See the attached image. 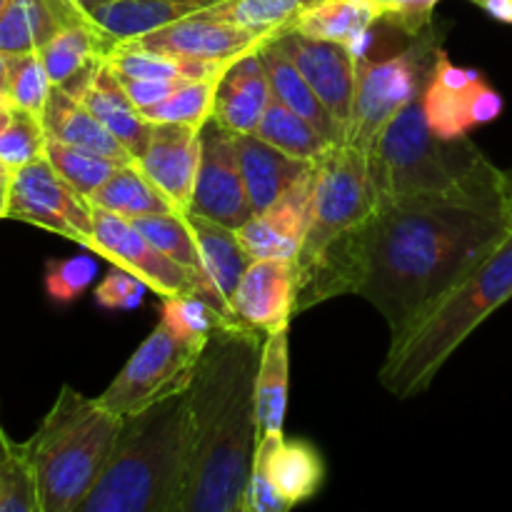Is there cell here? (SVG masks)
Here are the masks:
<instances>
[{"mask_svg": "<svg viewBox=\"0 0 512 512\" xmlns=\"http://www.w3.org/2000/svg\"><path fill=\"white\" fill-rule=\"evenodd\" d=\"M258 55L263 58L265 70H268L270 88H273L275 98H278L283 105H288L290 110H295L298 115H303L308 123H313L315 130H318L323 138H328L330 143L343 145L345 143L343 128L335 123V118L328 113L323 100L315 95V90L310 88L308 80L303 78L298 65L285 55V50L275 43V38L260 45Z\"/></svg>", "mask_w": 512, "mask_h": 512, "instance_id": "cell-26", "label": "cell"}, {"mask_svg": "<svg viewBox=\"0 0 512 512\" xmlns=\"http://www.w3.org/2000/svg\"><path fill=\"white\" fill-rule=\"evenodd\" d=\"M440 0H393L385 18L408 35H420L425 28L433 25V10L438 8Z\"/></svg>", "mask_w": 512, "mask_h": 512, "instance_id": "cell-45", "label": "cell"}, {"mask_svg": "<svg viewBox=\"0 0 512 512\" xmlns=\"http://www.w3.org/2000/svg\"><path fill=\"white\" fill-rule=\"evenodd\" d=\"M90 203L95 208L110 210L120 218L138 220L155 213H173V203L155 188L153 180L138 168V163L120 165L93 195ZM178 213V210H175Z\"/></svg>", "mask_w": 512, "mask_h": 512, "instance_id": "cell-31", "label": "cell"}, {"mask_svg": "<svg viewBox=\"0 0 512 512\" xmlns=\"http://www.w3.org/2000/svg\"><path fill=\"white\" fill-rule=\"evenodd\" d=\"M423 110L428 125L440 138H463L475 125L493 123L503 113V95L475 68H460L438 53L435 68L423 90Z\"/></svg>", "mask_w": 512, "mask_h": 512, "instance_id": "cell-11", "label": "cell"}, {"mask_svg": "<svg viewBox=\"0 0 512 512\" xmlns=\"http://www.w3.org/2000/svg\"><path fill=\"white\" fill-rule=\"evenodd\" d=\"M255 135L268 140L270 145L280 148L283 153L300 160H308V163H318L330 148H335L328 138H323L315 130L313 123H308L303 115H298L288 105L280 103L275 95L268 103V108H265L263 120H260Z\"/></svg>", "mask_w": 512, "mask_h": 512, "instance_id": "cell-33", "label": "cell"}, {"mask_svg": "<svg viewBox=\"0 0 512 512\" xmlns=\"http://www.w3.org/2000/svg\"><path fill=\"white\" fill-rule=\"evenodd\" d=\"M313 190L315 168L305 173L293 188L285 190L270 208H265L263 213H255L243 228H238V238L250 260L298 258L310 228Z\"/></svg>", "mask_w": 512, "mask_h": 512, "instance_id": "cell-17", "label": "cell"}, {"mask_svg": "<svg viewBox=\"0 0 512 512\" xmlns=\"http://www.w3.org/2000/svg\"><path fill=\"white\" fill-rule=\"evenodd\" d=\"M105 63L113 73L128 78H163V80H210L223 78L235 60H200L185 55L158 53V50L128 48L118 45L105 55Z\"/></svg>", "mask_w": 512, "mask_h": 512, "instance_id": "cell-30", "label": "cell"}, {"mask_svg": "<svg viewBox=\"0 0 512 512\" xmlns=\"http://www.w3.org/2000/svg\"><path fill=\"white\" fill-rule=\"evenodd\" d=\"M120 88L125 90L133 105L138 110L150 108V105L160 103V100L168 98L173 90H178L185 80H163V78H128V75L115 73Z\"/></svg>", "mask_w": 512, "mask_h": 512, "instance_id": "cell-46", "label": "cell"}, {"mask_svg": "<svg viewBox=\"0 0 512 512\" xmlns=\"http://www.w3.org/2000/svg\"><path fill=\"white\" fill-rule=\"evenodd\" d=\"M10 105H13V103H10V98H8V95H5V93H0V113H5V110H8Z\"/></svg>", "mask_w": 512, "mask_h": 512, "instance_id": "cell-53", "label": "cell"}, {"mask_svg": "<svg viewBox=\"0 0 512 512\" xmlns=\"http://www.w3.org/2000/svg\"><path fill=\"white\" fill-rule=\"evenodd\" d=\"M235 140L253 215L270 208L285 190L293 188L305 173L315 168V163L293 158L255 133L235 135Z\"/></svg>", "mask_w": 512, "mask_h": 512, "instance_id": "cell-23", "label": "cell"}, {"mask_svg": "<svg viewBox=\"0 0 512 512\" xmlns=\"http://www.w3.org/2000/svg\"><path fill=\"white\" fill-rule=\"evenodd\" d=\"M50 93H53V80H50L38 50L8 55V98L15 108H23L40 118Z\"/></svg>", "mask_w": 512, "mask_h": 512, "instance_id": "cell-41", "label": "cell"}, {"mask_svg": "<svg viewBox=\"0 0 512 512\" xmlns=\"http://www.w3.org/2000/svg\"><path fill=\"white\" fill-rule=\"evenodd\" d=\"M203 345L178 338L165 323L138 345L113 383L98 395V403L115 415L140 413L150 405L185 393L193 383Z\"/></svg>", "mask_w": 512, "mask_h": 512, "instance_id": "cell-9", "label": "cell"}, {"mask_svg": "<svg viewBox=\"0 0 512 512\" xmlns=\"http://www.w3.org/2000/svg\"><path fill=\"white\" fill-rule=\"evenodd\" d=\"M275 43L298 65L303 78L315 90L335 123L343 128L348 140L350 118H353L355 85H358V55L345 43L310 38L298 30H283Z\"/></svg>", "mask_w": 512, "mask_h": 512, "instance_id": "cell-14", "label": "cell"}, {"mask_svg": "<svg viewBox=\"0 0 512 512\" xmlns=\"http://www.w3.org/2000/svg\"><path fill=\"white\" fill-rule=\"evenodd\" d=\"M218 0H105L93 10L90 23L98 30L105 55L118 45L165 28L185 15L200 13Z\"/></svg>", "mask_w": 512, "mask_h": 512, "instance_id": "cell-20", "label": "cell"}, {"mask_svg": "<svg viewBox=\"0 0 512 512\" xmlns=\"http://www.w3.org/2000/svg\"><path fill=\"white\" fill-rule=\"evenodd\" d=\"M473 3H478V5H483V3H485V0H473Z\"/></svg>", "mask_w": 512, "mask_h": 512, "instance_id": "cell-56", "label": "cell"}, {"mask_svg": "<svg viewBox=\"0 0 512 512\" xmlns=\"http://www.w3.org/2000/svg\"><path fill=\"white\" fill-rule=\"evenodd\" d=\"M268 440L270 475L280 495L290 505H300L313 498L325 480L323 455L308 440H285L283 433L263 435Z\"/></svg>", "mask_w": 512, "mask_h": 512, "instance_id": "cell-28", "label": "cell"}, {"mask_svg": "<svg viewBox=\"0 0 512 512\" xmlns=\"http://www.w3.org/2000/svg\"><path fill=\"white\" fill-rule=\"evenodd\" d=\"M268 40L273 38L250 33V30L218 18L215 13H210V8H205L200 13L185 15V18L175 20L165 28L153 30V33L123 45L200 60H238L243 55L255 53Z\"/></svg>", "mask_w": 512, "mask_h": 512, "instance_id": "cell-15", "label": "cell"}, {"mask_svg": "<svg viewBox=\"0 0 512 512\" xmlns=\"http://www.w3.org/2000/svg\"><path fill=\"white\" fill-rule=\"evenodd\" d=\"M0 93L8 95V55L0 53Z\"/></svg>", "mask_w": 512, "mask_h": 512, "instance_id": "cell-49", "label": "cell"}, {"mask_svg": "<svg viewBox=\"0 0 512 512\" xmlns=\"http://www.w3.org/2000/svg\"><path fill=\"white\" fill-rule=\"evenodd\" d=\"M133 225L160 250V253H165L170 260L183 265V268H188L190 273L198 278L200 253L185 213H175L173 210V213L145 215V218L133 220Z\"/></svg>", "mask_w": 512, "mask_h": 512, "instance_id": "cell-40", "label": "cell"}, {"mask_svg": "<svg viewBox=\"0 0 512 512\" xmlns=\"http://www.w3.org/2000/svg\"><path fill=\"white\" fill-rule=\"evenodd\" d=\"M38 53L53 85L73 93L103 65L105 45L95 25L83 20V23L63 25Z\"/></svg>", "mask_w": 512, "mask_h": 512, "instance_id": "cell-27", "label": "cell"}, {"mask_svg": "<svg viewBox=\"0 0 512 512\" xmlns=\"http://www.w3.org/2000/svg\"><path fill=\"white\" fill-rule=\"evenodd\" d=\"M505 190H508V205L512 213V168L505 170Z\"/></svg>", "mask_w": 512, "mask_h": 512, "instance_id": "cell-51", "label": "cell"}, {"mask_svg": "<svg viewBox=\"0 0 512 512\" xmlns=\"http://www.w3.org/2000/svg\"><path fill=\"white\" fill-rule=\"evenodd\" d=\"M270 100H273V88H270L268 70L255 50L235 60L218 80L213 120L235 135L255 133Z\"/></svg>", "mask_w": 512, "mask_h": 512, "instance_id": "cell-21", "label": "cell"}, {"mask_svg": "<svg viewBox=\"0 0 512 512\" xmlns=\"http://www.w3.org/2000/svg\"><path fill=\"white\" fill-rule=\"evenodd\" d=\"M378 205L368 153L343 143L330 148L315 165L313 208L305 243L295 258L298 280L323 258L343 233L370 218Z\"/></svg>", "mask_w": 512, "mask_h": 512, "instance_id": "cell-8", "label": "cell"}, {"mask_svg": "<svg viewBox=\"0 0 512 512\" xmlns=\"http://www.w3.org/2000/svg\"><path fill=\"white\" fill-rule=\"evenodd\" d=\"M160 323L168 325L178 338L203 345V348L218 330L235 325L200 295H170V298H163Z\"/></svg>", "mask_w": 512, "mask_h": 512, "instance_id": "cell-38", "label": "cell"}, {"mask_svg": "<svg viewBox=\"0 0 512 512\" xmlns=\"http://www.w3.org/2000/svg\"><path fill=\"white\" fill-rule=\"evenodd\" d=\"M120 415L98 398L63 385L53 408L28 440L38 475L40 512H78L113 455Z\"/></svg>", "mask_w": 512, "mask_h": 512, "instance_id": "cell-6", "label": "cell"}, {"mask_svg": "<svg viewBox=\"0 0 512 512\" xmlns=\"http://www.w3.org/2000/svg\"><path fill=\"white\" fill-rule=\"evenodd\" d=\"M373 3H378L383 10H388L390 5H393V0H373Z\"/></svg>", "mask_w": 512, "mask_h": 512, "instance_id": "cell-54", "label": "cell"}, {"mask_svg": "<svg viewBox=\"0 0 512 512\" xmlns=\"http://www.w3.org/2000/svg\"><path fill=\"white\" fill-rule=\"evenodd\" d=\"M40 120H43L48 138L60 140L65 145H75V148L93 150V153L108 155V158L123 160V163H135V158L123 148V143L65 88L53 85V93H50Z\"/></svg>", "mask_w": 512, "mask_h": 512, "instance_id": "cell-24", "label": "cell"}, {"mask_svg": "<svg viewBox=\"0 0 512 512\" xmlns=\"http://www.w3.org/2000/svg\"><path fill=\"white\" fill-rule=\"evenodd\" d=\"M298 303L295 260H253L233 293L235 323L263 335L290 328Z\"/></svg>", "mask_w": 512, "mask_h": 512, "instance_id": "cell-16", "label": "cell"}, {"mask_svg": "<svg viewBox=\"0 0 512 512\" xmlns=\"http://www.w3.org/2000/svg\"><path fill=\"white\" fill-rule=\"evenodd\" d=\"M45 158H48L50 165H53V168L88 200L90 195H93L95 190L120 168V165H128L123 163V160L108 158V155L93 153V150L75 148V145H65L53 138H48V143H45Z\"/></svg>", "mask_w": 512, "mask_h": 512, "instance_id": "cell-36", "label": "cell"}, {"mask_svg": "<svg viewBox=\"0 0 512 512\" xmlns=\"http://www.w3.org/2000/svg\"><path fill=\"white\" fill-rule=\"evenodd\" d=\"M188 213L203 215L225 228H243L253 218L248 188L238 158L235 133L210 118L200 130V165Z\"/></svg>", "mask_w": 512, "mask_h": 512, "instance_id": "cell-12", "label": "cell"}, {"mask_svg": "<svg viewBox=\"0 0 512 512\" xmlns=\"http://www.w3.org/2000/svg\"><path fill=\"white\" fill-rule=\"evenodd\" d=\"M293 505L280 495L268 463V440L260 438L255 445L253 465H250L248 485L243 493V510L240 512H288Z\"/></svg>", "mask_w": 512, "mask_h": 512, "instance_id": "cell-43", "label": "cell"}, {"mask_svg": "<svg viewBox=\"0 0 512 512\" xmlns=\"http://www.w3.org/2000/svg\"><path fill=\"white\" fill-rule=\"evenodd\" d=\"M150 285L130 270L113 265L93 290L95 305L105 310H135L145 300Z\"/></svg>", "mask_w": 512, "mask_h": 512, "instance_id": "cell-44", "label": "cell"}, {"mask_svg": "<svg viewBox=\"0 0 512 512\" xmlns=\"http://www.w3.org/2000/svg\"><path fill=\"white\" fill-rule=\"evenodd\" d=\"M512 228L508 213L455 203H380L298 280L295 313L358 295L403 328Z\"/></svg>", "mask_w": 512, "mask_h": 512, "instance_id": "cell-1", "label": "cell"}, {"mask_svg": "<svg viewBox=\"0 0 512 512\" xmlns=\"http://www.w3.org/2000/svg\"><path fill=\"white\" fill-rule=\"evenodd\" d=\"M200 130L203 128L198 125L155 123L148 148L135 160L178 213H188L193 203L200 165Z\"/></svg>", "mask_w": 512, "mask_h": 512, "instance_id": "cell-18", "label": "cell"}, {"mask_svg": "<svg viewBox=\"0 0 512 512\" xmlns=\"http://www.w3.org/2000/svg\"><path fill=\"white\" fill-rule=\"evenodd\" d=\"M315 3L318 0H218L210 5V13L250 33L278 38L295 23L300 13H305Z\"/></svg>", "mask_w": 512, "mask_h": 512, "instance_id": "cell-35", "label": "cell"}, {"mask_svg": "<svg viewBox=\"0 0 512 512\" xmlns=\"http://www.w3.org/2000/svg\"><path fill=\"white\" fill-rule=\"evenodd\" d=\"M480 8H483L490 18L512 25V0H485Z\"/></svg>", "mask_w": 512, "mask_h": 512, "instance_id": "cell-48", "label": "cell"}, {"mask_svg": "<svg viewBox=\"0 0 512 512\" xmlns=\"http://www.w3.org/2000/svg\"><path fill=\"white\" fill-rule=\"evenodd\" d=\"M265 335L228 325L205 343L188 388V478L180 512H240L258 445L255 375Z\"/></svg>", "mask_w": 512, "mask_h": 512, "instance_id": "cell-2", "label": "cell"}, {"mask_svg": "<svg viewBox=\"0 0 512 512\" xmlns=\"http://www.w3.org/2000/svg\"><path fill=\"white\" fill-rule=\"evenodd\" d=\"M512 300V228L490 253L425 303L403 328L390 333L380 383L395 398L425 393L450 355Z\"/></svg>", "mask_w": 512, "mask_h": 512, "instance_id": "cell-4", "label": "cell"}, {"mask_svg": "<svg viewBox=\"0 0 512 512\" xmlns=\"http://www.w3.org/2000/svg\"><path fill=\"white\" fill-rule=\"evenodd\" d=\"M440 50V35L430 25L415 35L403 53L385 60H370L368 55L358 58L353 118L345 143L370 153L390 120L398 118L413 100L423 98Z\"/></svg>", "mask_w": 512, "mask_h": 512, "instance_id": "cell-7", "label": "cell"}, {"mask_svg": "<svg viewBox=\"0 0 512 512\" xmlns=\"http://www.w3.org/2000/svg\"><path fill=\"white\" fill-rule=\"evenodd\" d=\"M103 3L105 0H53V5L58 8L60 18H63L65 25L90 20L93 10Z\"/></svg>", "mask_w": 512, "mask_h": 512, "instance_id": "cell-47", "label": "cell"}, {"mask_svg": "<svg viewBox=\"0 0 512 512\" xmlns=\"http://www.w3.org/2000/svg\"><path fill=\"white\" fill-rule=\"evenodd\" d=\"M370 178L380 203H455L510 213L505 170L468 138H440L413 100L368 153ZM375 205V208H378Z\"/></svg>", "mask_w": 512, "mask_h": 512, "instance_id": "cell-3", "label": "cell"}, {"mask_svg": "<svg viewBox=\"0 0 512 512\" xmlns=\"http://www.w3.org/2000/svg\"><path fill=\"white\" fill-rule=\"evenodd\" d=\"M90 253L110 260L113 265L130 270L143 278L163 298L170 295H198V278L188 268L160 253L133 220L120 218L110 210L93 205V245Z\"/></svg>", "mask_w": 512, "mask_h": 512, "instance_id": "cell-13", "label": "cell"}, {"mask_svg": "<svg viewBox=\"0 0 512 512\" xmlns=\"http://www.w3.org/2000/svg\"><path fill=\"white\" fill-rule=\"evenodd\" d=\"M5 5H8V0H0V15H3V10H5Z\"/></svg>", "mask_w": 512, "mask_h": 512, "instance_id": "cell-55", "label": "cell"}, {"mask_svg": "<svg viewBox=\"0 0 512 512\" xmlns=\"http://www.w3.org/2000/svg\"><path fill=\"white\" fill-rule=\"evenodd\" d=\"M10 175H13V170H10L8 165H5L3 160H0V188H8V183H10Z\"/></svg>", "mask_w": 512, "mask_h": 512, "instance_id": "cell-50", "label": "cell"}, {"mask_svg": "<svg viewBox=\"0 0 512 512\" xmlns=\"http://www.w3.org/2000/svg\"><path fill=\"white\" fill-rule=\"evenodd\" d=\"M218 80H185L178 90L168 95L160 103L140 110L145 120L150 123H185L203 128L213 118L215 93H218Z\"/></svg>", "mask_w": 512, "mask_h": 512, "instance_id": "cell-37", "label": "cell"}, {"mask_svg": "<svg viewBox=\"0 0 512 512\" xmlns=\"http://www.w3.org/2000/svg\"><path fill=\"white\" fill-rule=\"evenodd\" d=\"M5 218L23 220L58 233L90 253L93 245V203L73 188L50 160L38 158L13 170L8 183Z\"/></svg>", "mask_w": 512, "mask_h": 512, "instance_id": "cell-10", "label": "cell"}, {"mask_svg": "<svg viewBox=\"0 0 512 512\" xmlns=\"http://www.w3.org/2000/svg\"><path fill=\"white\" fill-rule=\"evenodd\" d=\"M73 95L123 143V148L135 160L145 153L150 133H153V123L140 115V110L120 88L118 78L105 60L85 83H80L73 90Z\"/></svg>", "mask_w": 512, "mask_h": 512, "instance_id": "cell-22", "label": "cell"}, {"mask_svg": "<svg viewBox=\"0 0 512 512\" xmlns=\"http://www.w3.org/2000/svg\"><path fill=\"white\" fill-rule=\"evenodd\" d=\"M288 385V330H280V333L265 335L258 375H255V415H258L260 438L270 433H283L285 413H288Z\"/></svg>", "mask_w": 512, "mask_h": 512, "instance_id": "cell-29", "label": "cell"}, {"mask_svg": "<svg viewBox=\"0 0 512 512\" xmlns=\"http://www.w3.org/2000/svg\"><path fill=\"white\" fill-rule=\"evenodd\" d=\"M5 205H8V188H0V218H5Z\"/></svg>", "mask_w": 512, "mask_h": 512, "instance_id": "cell-52", "label": "cell"}, {"mask_svg": "<svg viewBox=\"0 0 512 512\" xmlns=\"http://www.w3.org/2000/svg\"><path fill=\"white\" fill-rule=\"evenodd\" d=\"M98 278V263L90 255H73V258L48 260L45 265V293L53 303H75L93 280Z\"/></svg>", "mask_w": 512, "mask_h": 512, "instance_id": "cell-42", "label": "cell"}, {"mask_svg": "<svg viewBox=\"0 0 512 512\" xmlns=\"http://www.w3.org/2000/svg\"><path fill=\"white\" fill-rule=\"evenodd\" d=\"M45 143H48V135L38 115L15 108V105L0 113V160L10 170L43 158Z\"/></svg>", "mask_w": 512, "mask_h": 512, "instance_id": "cell-39", "label": "cell"}, {"mask_svg": "<svg viewBox=\"0 0 512 512\" xmlns=\"http://www.w3.org/2000/svg\"><path fill=\"white\" fill-rule=\"evenodd\" d=\"M63 25L53 0H8L0 15V53L40 50Z\"/></svg>", "mask_w": 512, "mask_h": 512, "instance_id": "cell-32", "label": "cell"}, {"mask_svg": "<svg viewBox=\"0 0 512 512\" xmlns=\"http://www.w3.org/2000/svg\"><path fill=\"white\" fill-rule=\"evenodd\" d=\"M0 512H40L38 475L28 443H15L0 425Z\"/></svg>", "mask_w": 512, "mask_h": 512, "instance_id": "cell-34", "label": "cell"}, {"mask_svg": "<svg viewBox=\"0 0 512 512\" xmlns=\"http://www.w3.org/2000/svg\"><path fill=\"white\" fill-rule=\"evenodd\" d=\"M188 478V390L120 418L113 455L78 512H180Z\"/></svg>", "mask_w": 512, "mask_h": 512, "instance_id": "cell-5", "label": "cell"}, {"mask_svg": "<svg viewBox=\"0 0 512 512\" xmlns=\"http://www.w3.org/2000/svg\"><path fill=\"white\" fill-rule=\"evenodd\" d=\"M185 218H188L200 253L198 295L208 300L215 310H220L230 323H235L233 293L253 260L245 253L238 230L225 228V225L195 213H185Z\"/></svg>", "mask_w": 512, "mask_h": 512, "instance_id": "cell-19", "label": "cell"}, {"mask_svg": "<svg viewBox=\"0 0 512 512\" xmlns=\"http://www.w3.org/2000/svg\"><path fill=\"white\" fill-rule=\"evenodd\" d=\"M383 18L385 10L373 0H318L295 18L290 30L310 38L345 43L358 58H363L370 28Z\"/></svg>", "mask_w": 512, "mask_h": 512, "instance_id": "cell-25", "label": "cell"}]
</instances>
